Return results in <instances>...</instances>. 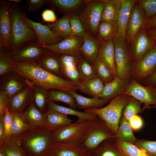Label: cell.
<instances>
[{"label":"cell","mask_w":156,"mask_h":156,"mask_svg":"<svg viewBox=\"0 0 156 156\" xmlns=\"http://www.w3.org/2000/svg\"><path fill=\"white\" fill-rule=\"evenodd\" d=\"M11 66L12 72L48 90H55L68 93L77 90V85L46 70L36 62L12 61Z\"/></svg>","instance_id":"obj_1"},{"label":"cell","mask_w":156,"mask_h":156,"mask_svg":"<svg viewBox=\"0 0 156 156\" xmlns=\"http://www.w3.org/2000/svg\"><path fill=\"white\" fill-rule=\"evenodd\" d=\"M16 142L27 156H50L51 148L54 143L53 130L31 128Z\"/></svg>","instance_id":"obj_2"},{"label":"cell","mask_w":156,"mask_h":156,"mask_svg":"<svg viewBox=\"0 0 156 156\" xmlns=\"http://www.w3.org/2000/svg\"><path fill=\"white\" fill-rule=\"evenodd\" d=\"M131 97L122 94L113 98L105 106L86 109L84 112L95 114L105 122L112 133L116 136L123 110Z\"/></svg>","instance_id":"obj_3"},{"label":"cell","mask_w":156,"mask_h":156,"mask_svg":"<svg viewBox=\"0 0 156 156\" xmlns=\"http://www.w3.org/2000/svg\"><path fill=\"white\" fill-rule=\"evenodd\" d=\"M12 29L11 51H14L25 44L36 42L37 37L34 30L25 23L22 15V10L17 4H11Z\"/></svg>","instance_id":"obj_4"},{"label":"cell","mask_w":156,"mask_h":156,"mask_svg":"<svg viewBox=\"0 0 156 156\" xmlns=\"http://www.w3.org/2000/svg\"><path fill=\"white\" fill-rule=\"evenodd\" d=\"M105 122L96 116L89 123L77 142L87 152L91 153L102 142L116 138Z\"/></svg>","instance_id":"obj_5"},{"label":"cell","mask_w":156,"mask_h":156,"mask_svg":"<svg viewBox=\"0 0 156 156\" xmlns=\"http://www.w3.org/2000/svg\"><path fill=\"white\" fill-rule=\"evenodd\" d=\"M115 48L117 76L128 85L131 80L133 59L125 38L117 34L112 39Z\"/></svg>","instance_id":"obj_6"},{"label":"cell","mask_w":156,"mask_h":156,"mask_svg":"<svg viewBox=\"0 0 156 156\" xmlns=\"http://www.w3.org/2000/svg\"><path fill=\"white\" fill-rule=\"evenodd\" d=\"M107 0H89L79 17L87 33L96 38L102 13Z\"/></svg>","instance_id":"obj_7"},{"label":"cell","mask_w":156,"mask_h":156,"mask_svg":"<svg viewBox=\"0 0 156 156\" xmlns=\"http://www.w3.org/2000/svg\"><path fill=\"white\" fill-rule=\"evenodd\" d=\"M90 121L77 120L53 130L54 143L78 142Z\"/></svg>","instance_id":"obj_8"},{"label":"cell","mask_w":156,"mask_h":156,"mask_svg":"<svg viewBox=\"0 0 156 156\" xmlns=\"http://www.w3.org/2000/svg\"><path fill=\"white\" fill-rule=\"evenodd\" d=\"M156 68V44L138 61L133 62L131 79L139 83L151 75Z\"/></svg>","instance_id":"obj_9"},{"label":"cell","mask_w":156,"mask_h":156,"mask_svg":"<svg viewBox=\"0 0 156 156\" xmlns=\"http://www.w3.org/2000/svg\"><path fill=\"white\" fill-rule=\"evenodd\" d=\"M123 94L133 97L144 104L143 109L156 108V88L144 86L131 79Z\"/></svg>","instance_id":"obj_10"},{"label":"cell","mask_w":156,"mask_h":156,"mask_svg":"<svg viewBox=\"0 0 156 156\" xmlns=\"http://www.w3.org/2000/svg\"><path fill=\"white\" fill-rule=\"evenodd\" d=\"M48 49L37 45L36 42L27 43L13 51L10 56L12 61L17 62H37Z\"/></svg>","instance_id":"obj_11"},{"label":"cell","mask_w":156,"mask_h":156,"mask_svg":"<svg viewBox=\"0 0 156 156\" xmlns=\"http://www.w3.org/2000/svg\"><path fill=\"white\" fill-rule=\"evenodd\" d=\"M23 18L26 24L34 31L37 36L36 44L40 46L52 45L58 43L64 38L51 31L47 25L33 21L28 18L22 11Z\"/></svg>","instance_id":"obj_12"},{"label":"cell","mask_w":156,"mask_h":156,"mask_svg":"<svg viewBox=\"0 0 156 156\" xmlns=\"http://www.w3.org/2000/svg\"><path fill=\"white\" fill-rule=\"evenodd\" d=\"M29 79L13 72L0 76V90L10 98L29 86Z\"/></svg>","instance_id":"obj_13"},{"label":"cell","mask_w":156,"mask_h":156,"mask_svg":"<svg viewBox=\"0 0 156 156\" xmlns=\"http://www.w3.org/2000/svg\"><path fill=\"white\" fill-rule=\"evenodd\" d=\"M11 5L5 0L0 1V42L10 52L12 29Z\"/></svg>","instance_id":"obj_14"},{"label":"cell","mask_w":156,"mask_h":156,"mask_svg":"<svg viewBox=\"0 0 156 156\" xmlns=\"http://www.w3.org/2000/svg\"><path fill=\"white\" fill-rule=\"evenodd\" d=\"M156 44V41L147 34L145 28L141 29L130 44L133 63L140 59Z\"/></svg>","instance_id":"obj_15"},{"label":"cell","mask_w":156,"mask_h":156,"mask_svg":"<svg viewBox=\"0 0 156 156\" xmlns=\"http://www.w3.org/2000/svg\"><path fill=\"white\" fill-rule=\"evenodd\" d=\"M147 21L144 11L135 2L133 7L126 29L125 38L128 45L141 30L145 28Z\"/></svg>","instance_id":"obj_16"},{"label":"cell","mask_w":156,"mask_h":156,"mask_svg":"<svg viewBox=\"0 0 156 156\" xmlns=\"http://www.w3.org/2000/svg\"><path fill=\"white\" fill-rule=\"evenodd\" d=\"M83 41V38L71 36L55 44L41 47L61 55L78 57L81 55L79 49Z\"/></svg>","instance_id":"obj_17"},{"label":"cell","mask_w":156,"mask_h":156,"mask_svg":"<svg viewBox=\"0 0 156 156\" xmlns=\"http://www.w3.org/2000/svg\"><path fill=\"white\" fill-rule=\"evenodd\" d=\"M89 0H47L46 3L53 10L60 11L64 16L79 15Z\"/></svg>","instance_id":"obj_18"},{"label":"cell","mask_w":156,"mask_h":156,"mask_svg":"<svg viewBox=\"0 0 156 156\" xmlns=\"http://www.w3.org/2000/svg\"><path fill=\"white\" fill-rule=\"evenodd\" d=\"M33 101L32 90L29 85L12 97L8 109L10 112L22 114Z\"/></svg>","instance_id":"obj_19"},{"label":"cell","mask_w":156,"mask_h":156,"mask_svg":"<svg viewBox=\"0 0 156 156\" xmlns=\"http://www.w3.org/2000/svg\"><path fill=\"white\" fill-rule=\"evenodd\" d=\"M52 156H84L87 151L77 142H55L51 146Z\"/></svg>","instance_id":"obj_20"},{"label":"cell","mask_w":156,"mask_h":156,"mask_svg":"<svg viewBox=\"0 0 156 156\" xmlns=\"http://www.w3.org/2000/svg\"><path fill=\"white\" fill-rule=\"evenodd\" d=\"M83 40L79 49L80 52L86 60L93 64L97 59L101 42L97 38L92 36L87 32L83 38Z\"/></svg>","instance_id":"obj_21"},{"label":"cell","mask_w":156,"mask_h":156,"mask_svg":"<svg viewBox=\"0 0 156 156\" xmlns=\"http://www.w3.org/2000/svg\"><path fill=\"white\" fill-rule=\"evenodd\" d=\"M97 58L117 76L115 62V48L112 40L102 42L100 47Z\"/></svg>","instance_id":"obj_22"},{"label":"cell","mask_w":156,"mask_h":156,"mask_svg":"<svg viewBox=\"0 0 156 156\" xmlns=\"http://www.w3.org/2000/svg\"><path fill=\"white\" fill-rule=\"evenodd\" d=\"M22 116L25 121L31 128L51 129L46 121L43 114L36 106L34 101Z\"/></svg>","instance_id":"obj_23"},{"label":"cell","mask_w":156,"mask_h":156,"mask_svg":"<svg viewBox=\"0 0 156 156\" xmlns=\"http://www.w3.org/2000/svg\"><path fill=\"white\" fill-rule=\"evenodd\" d=\"M128 85L117 76L111 81L105 83L101 98L110 101L115 97L123 94Z\"/></svg>","instance_id":"obj_24"},{"label":"cell","mask_w":156,"mask_h":156,"mask_svg":"<svg viewBox=\"0 0 156 156\" xmlns=\"http://www.w3.org/2000/svg\"><path fill=\"white\" fill-rule=\"evenodd\" d=\"M61 55L48 50L37 63L46 70L61 77L62 76L60 62Z\"/></svg>","instance_id":"obj_25"},{"label":"cell","mask_w":156,"mask_h":156,"mask_svg":"<svg viewBox=\"0 0 156 156\" xmlns=\"http://www.w3.org/2000/svg\"><path fill=\"white\" fill-rule=\"evenodd\" d=\"M135 3L134 0H122V5L117 23L118 35L125 38L126 29L133 7Z\"/></svg>","instance_id":"obj_26"},{"label":"cell","mask_w":156,"mask_h":156,"mask_svg":"<svg viewBox=\"0 0 156 156\" xmlns=\"http://www.w3.org/2000/svg\"><path fill=\"white\" fill-rule=\"evenodd\" d=\"M104 83L99 77L88 80L81 82L77 85V89L81 92L93 97L100 98L102 95Z\"/></svg>","instance_id":"obj_27"},{"label":"cell","mask_w":156,"mask_h":156,"mask_svg":"<svg viewBox=\"0 0 156 156\" xmlns=\"http://www.w3.org/2000/svg\"><path fill=\"white\" fill-rule=\"evenodd\" d=\"M69 93L75 99L77 107L81 109L101 108L110 101L101 98L86 97L73 91Z\"/></svg>","instance_id":"obj_28"},{"label":"cell","mask_w":156,"mask_h":156,"mask_svg":"<svg viewBox=\"0 0 156 156\" xmlns=\"http://www.w3.org/2000/svg\"><path fill=\"white\" fill-rule=\"evenodd\" d=\"M29 85L31 87L34 102L38 108L43 114L47 108L49 100L48 90L34 83L29 80Z\"/></svg>","instance_id":"obj_29"},{"label":"cell","mask_w":156,"mask_h":156,"mask_svg":"<svg viewBox=\"0 0 156 156\" xmlns=\"http://www.w3.org/2000/svg\"><path fill=\"white\" fill-rule=\"evenodd\" d=\"M90 153L92 156H124L114 138L104 141Z\"/></svg>","instance_id":"obj_30"},{"label":"cell","mask_w":156,"mask_h":156,"mask_svg":"<svg viewBox=\"0 0 156 156\" xmlns=\"http://www.w3.org/2000/svg\"><path fill=\"white\" fill-rule=\"evenodd\" d=\"M43 114L47 122L53 130L73 121L67 115L48 108Z\"/></svg>","instance_id":"obj_31"},{"label":"cell","mask_w":156,"mask_h":156,"mask_svg":"<svg viewBox=\"0 0 156 156\" xmlns=\"http://www.w3.org/2000/svg\"><path fill=\"white\" fill-rule=\"evenodd\" d=\"M47 108L67 115L76 116L79 120L90 121L94 119L96 116L93 113L80 112L73 108L60 105L52 101H49Z\"/></svg>","instance_id":"obj_32"},{"label":"cell","mask_w":156,"mask_h":156,"mask_svg":"<svg viewBox=\"0 0 156 156\" xmlns=\"http://www.w3.org/2000/svg\"><path fill=\"white\" fill-rule=\"evenodd\" d=\"M117 21L101 22L99 25L96 38L101 42L112 40L118 34Z\"/></svg>","instance_id":"obj_33"},{"label":"cell","mask_w":156,"mask_h":156,"mask_svg":"<svg viewBox=\"0 0 156 156\" xmlns=\"http://www.w3.org/2000/svg\"><path fill=\"white\" fill-rule=\"evenodd\" d=\"M122 3V0H107L101 22L117 21Z\"/></svg>","instance_id":"obj_34"},{"label":"cell","mask_w":156,"mask_h":156,"mask_svg":"<svg viewBox=\"0 0 156 156\" xmlns=\"http://www.w3.org/2000/svg\"><path fill=\"white\" fill-rule=\"evenodd\" d=\"M46 25L54 33L64 38L73 36L69 16H63L55 23Z\"/></svg>","instance_id":"obj_35"},{"label":"cell","mask_w":156,"mask_h":156,"mask_svg":"<svg viewBox=\"0 0 156 156\" xmlns=\"http://www.w3.org/2000/svg\"><path fill=\"white\" fill-rule=\"evenodd\" d=\"M10 112L12 115L13 122L10 142H16L21 135L31 127L25 121L22 114Z\"/></svg>","instance_id":"obj_36"},{"label":"cell","mask_w":156,"mask_h":156,"mask_svg":"<svg viewBox=\"0 0 156 156\" xmlns=\"http://www.w3.org/2000/svg\"><path fill=\"white\" fill-rule=\"evenodd\" d=\"M77 67L81 82L84 81L98 77L93 64L81 55L78 57Z\"/></svg>","instance_id":"obj_37"},{"label":"cell","mask_w":156,"mask_h":156,"mask_svg":"<svg viewBox=\"0 0 156 156\" xmlns=\"http://www.w3.org/2000/svg\"><path fill=\"white\" fill-rule=\"evenodd\" d=\"M116 138L135 144L138 140L135 136L128 120L121 116Z\"/></svg>","instance_id":"obj_38"},{"label":"cell","mask_w":156,"mask_h":156,"mask_svg":"<svg viewBox=\"0 0 156 156\" xmlns=\"http://www.w3.org/2000/svg\"><path fill=\"white\" fill-rule=\"evenodd\" d=\"M114 140L124 156H149L144 150L135 144L116 138H114Z\"/></svg>","instance_id":"obj_39"},{"label":"cell","mask_w":156,"mask_h":156,"mask_svg":"<svg viewBox=\"0 0 156 156\" xmlns=\"http://www.w3.org/2000/svg\"><path fill=\"white\" fill-rule=\"evenodd\" d=\"M48 95L49 101H60L68 104L72 108L77 107L75 99L68 93L57 90H48Z\"/></svg>","instance_id":"obj_40"},{"label":"cell","mask_w":156,"mask_h":156,"mask_svg":"<svg viewBox=\"0 0 156 156\" xmlns=\"http://www.w3.org/2000/svg\"><path fill=\"white\" fill-rule=\"evenodd\" d=\"M98 77L104 84L112 80L116 76L102 62L97 58L93 64Z\"/></svg>","instance_id":"obj_41"},{"label":"cell","mask_w":156,"mask_h":156,"mask_svg":"<svg viewBox=\"0 0 156 156\" xmlns=\"http://www.w3.org/2000/svg\"><path fill=\"white\" fill-rule=\"evenodd\" d=\"M10 52L0 42V76L12 72Z\"/></svg>","instance_id":"obj_42"},{"label":"cell","mask_w":156,"mask_h":156,"mask_svg":"<svg viewBox=\"0 0 156 156\" xmlns=\"http://www.w3.org/2000/svg\"><path fill=\"white\" fill-rule=\"evenodd\" d=\"M141 104L139 101L132 97L123 109L122 116L129 121L133 116L143 110L141 108Z\"/></svg>","instance_id":"obj_43"},{"label":"cell","mask_w":156,"mask_h":156,"mask_svg":"<svg viewBox=\"0 0 156 156\" xmlns=\"http://www.w3.org/2000/svg\"><path fill=\"white\" fill-rule=\"evenodd\" d=\"M69 20L72 35L83 38L86 32L77 15L69 16Z\"/></svg>","instance_id":"obj_44"},{"label":"cell","mask_w":156,"mask_h":156,"mask_svg":"<svg viewBox=\"0 0 156 156\" xmlns=\"http://www.w3.org/2000/svg\"><path fill=\"white\" fill-rule=\"evenodd\" d=\"M8 156H27L21 147L16 142L4 143L0 145Z\"/></svg>","instance_id":"obj_45"},{"label":"cell","mask_w":156,"mask_h":156,"mask_svg":"<svg viewBox=\"0 0 156 156\" xmlns=\"http://www.w3.org/2000/svg\"><path fill=\"white\" fill-rule=\"evenodd\" d=\"M135 2L144 11L147 20L156 14V0H137Z\"/></svg>","instance_id":"obj_46"},{"label":"cell","mask_w":156,"mask_h":156,"mask_svg":"<svg viewBox=\"0 0 156 156\" xmlns=\"http://www.w3.org/2000/svg\"><path fill=\"white\" fill-rule=\"evenodd\" d=\"M135 144L144 150L149 156H156V140L138 139Z\"/></svg>","instance_id":"obj_47"},{"label":"cell","mask_w":156,"mask_h":156,"mask_svg":"<svg viewBox=\"0 0 156 156\" xmlns=\"http://www.w3.org/2000/svg\"><path fill=\"white\" fill-rule=\"evenodd\" d=\"M62 76L68 80L71 81L77 85L81 82L79 76L77 66L61 68Z\"/></svg>","instance_id":"obj_48"},{"label":"cell","mask_w":156,"mask_h":156,"mask_svg":"<svg viewBox=\"0 0 156 156\" xmlns=\"http://www.w3.org/2000/svg\"><path fill=\"white\" fill-rule=\"evenodd\" d=\"M12 114L8 109L4 115V124L6 135V140L4 143H8L10 142L12 134Z\"/></svg>","instance_id":"obj_49"},{"label":"cell","mask_w":156,"mask_h":156,"mask_svg":"<svg viewBox=\"0 0 156 156\" xmlns=\"http://www.w3.org/2000/svg\"><path fill=\"white\" fill-rule=\"evenodd\" d=\"M78 59V57L69 55H61L60 58V62L61 68L76 66Z\"/></svg>","instance_id":"obj_50"},{"label":"cell","mask_w":156,"mask_h":156,"mask_svg":"<svg viewBox=\"0 0 156 156\" xmlns=\"http://www.w3.org/2000/svg\"><path fill=\"white\" fill-rule=\"evenodd\" d=\"M11 98L0 90V117L3 115L8 109Z\"/></svg>","instance_id":"obj_51"},{"label":"cell","mask_w":156,"mask_h":156,"mask_svg":"<svg viewBox=\"0 0 156 156\" xmlns=\"http://www.w3.org/2000/svg\"><path fill=\"white\" fill-rule=\"evenodd\" d=\"M27 9L30 12L38 11L46 3V0H27Z\"/></svg>","instance_id":"obj_52"},{"label":"cell","mask_w":156,"mask_h":156,"mask_svg":"<svg viewBox=\"0 0 156 156\" xmlns=\"http://www.w3.org/2000/svg\"><path fill=\"white\" fill-rule=\"evenodd\" d=\"M42 19L44 22L53 23L58 19L53 10L50 9L44 10L41 14Z\"/></svg>","instance_id":"obj_53"},{"label":"cell","mask_w":156,"mask_h":156,"mask_svg":"<svg viewBox=\"0 0 156 156\" xmlns=\"http://www.w3.org/2000/svg\"><path fill=\"white\" fill-rule=\"evenodd\" d=\"M128 121L132 129L133 130L137 131L140 129L143 125L142 118L137 115L133 116Z\"/></svg>","instance_id":"obj_54"},{"label":"cell","mask_w":156,"mask_h":156,"mask_svg":"<svg viewBox=\"0 0 156 156\" xmlns=\"http://www.w3.org/2000/svg\"><path fill=\"white\" fill-rule=\"evenodd\" d=\"M140 83L145 86H151L156 88V68L152 74Z\"/></svg>","instance_id":"obj_55"},{"label":"cell","mask_w":156,"mask_h":156,"mask_svg":"<svg viewBox=\"0 0 156 156\" xmlns=\"http://www.w3.org/2000/svg\"><path fill=\"white\" fill-rule=\"evenodd\" d=\"M4 114L0 117V145L5 142L6 135L4 124Z\"/></svg>","instance_id":"obj_56"},{"label":"cell","mask_w":156,"mask_h":156,"mask_svg":"<svg viewBox=\"0 0 156 156\" xmlns=\"http://www.w3.org/2000/svg\"><path fill=\"white\" fill-rule=\"evenodd\" d=\"M156 27V14L147 21L145 28L146 30L150 29Z\"/></svg>","instance_id":"obj_57"},{"label":"cell","mask_w":156,"mask_h":156,"mask_svg":"<svg viewBox=\"0 0 156 156\" xmlns=\"http://www.w3.org/2000/svg\"><path fill=\"white\" fill-rule=\"evenodd\" d=\"M147 34L156 41V31L151 29L146 30Z\"/></svg>","instance_id":"obj_58"},{"label":"cell","mask_w":156,"mask_h":156,"mask_svg":"<svg viewBox=\"0 0 156 156\" xmlns=\"http://www.w3.org/2000/svg\"><path fill=\"white\" fill-rule=\"evenodd\" d=\"M0 156H8L5 151L1 148H0Z\"/></svg>","instance_id":"obj_59"},{"label":"cell","mask_w":156,"mask_h":156,"mask_svg":"<svg viewBox=\"0 0 156 156\" xmlns=\"http://www.w3.org/2000/svg\"><path fill=\"white\" fill-rule=\"evenodd\" d=\"M9 2H13L15 3V4H17L21 3L22 1L21 0H8Z\"/></svg>","instance_id":"obj_60"},{"label":"cell","mask_w":156,"mask_h":156,"mask_svg":"<svg viewBox=\"0 0 156 156\" xmlns=\"http://www.w3.org/2000/svg\"><path fill=\"white\" fill-rule=\"evenodd\" d=\"M84 156H92V155L90 153L87 152Z\"/></svg>","instance_id":"obj_61"},{"label":"cell","mask_w":156,"mask_h":156,"mask_svg":"<svg viewBox=\"0 0 156 156\" xmlns=\"http://www.w3.org/2000/svg\"><path fill=\"white\" fill-rule=\"evenodd\" d=\"M150 29L152 30H153V31H156V27L155 28H154L153 29Z\"/></svg>","instance_id":"obj_62"},{"label":"cell","mask_w":156,"mask_h":156,"mask_svg":"<svg viewBox=\"0 0 156 156\" xmlns=\"http://www.w3.org/2000/svg\"><path fill=\"white\" fill-rule=\"evenodd\" d=\"M50 156H52L51 155H50Z\"/></svg>","instance_id":"obj_63"}]
</instances>
